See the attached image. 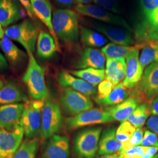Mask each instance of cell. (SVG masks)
I'll use <instances>...</instances> for the list:
<instances>
[{"label":"cell","instance_id":"4dcf8cb0","mask_svg":"<svg viewBox=\"0 0 158 158\" xmlns=\"http://www.w3.org/2000/svg\"><path fill=\"white\" fill-rule=\"evenodd\" d=\"M136 47L143 48L139 61L143 69L152 63L158 62V46L156 45L153 40L143 45H137Z\"/></svg>","mask_w":158,"mask_h":158},{"label":"cell","instance_id":"3957f363","mask_svg":"<svg viewBox=\"0 0 158 158\" xmlns=\"http://www.w3.org/2000/svg\"><path fill=\"white\" fill-rule=\"evenodd\" d=\"M44 104V100L34 99L25 102L24 104L20 125L27 139L35 138L41 131L42 108Z\"/></svg>","mask_w":158,"mask_h":158},{"label":"cell","instance_id":"ac0fdd59","mask_svg":"<svg viewBox=\"0 0 158 158\" xmlns=\"http://www.w3.org/2000/svg\"><path fill=\"white\" fill-rule=\"evenodd\" d=\"M57 80L61 86L70 88L85 96H93L97 92L96 86L83 79L76 77L66 72L63 71L59 74Z\"/></svg>","mask_w":158,"mask_h":158},{"label":"cell","instance_id":"44dd1931","mask_svg":"<svg viewBox=\"0 0 158 158\" xmlns=\"http://www.w3.org/2000/svg\"><path fill=\"white\" fill-rule=\"evenodd\" d=\"M106 56L102 51L89 48H86L81 54L77 67L80 69L94 68L104 69Z\"/></svg>","mask_w":158,"mask_h":158},{"label":"cell","instance_id":"6da1fadb","mask_svg":"<svg viewBox=\"0 0 158 158\" xmlns=\"http://www.w3.org/2000/svg\"><path fill=\"white\" fill-rule=\"evenodd\" d=\"M52 25L58 40L68 44L78 43L80 29L79 18L76 12L69 9L54 11Z\"/></svg>","mask_w":158,"mask_h":158},{"label":"cell","instance_id":"b9f144b4","mask_svg":"<svg viewBox=\"0 0 158 158\" xmlns=\"http://www.w3.org/2000/svg\"><path fill=\"white\" fill-rule=\"evenodd\" d=\"M18 1L23 6L29 17L31 19L34 18L35 15L31 5V0H18Z\"/></svg>","mask_w":158,"mask_h":158},{"label":"cell","instance_id":"9c48e42d","mask_svg":"<svg viewBox=\"0 0 158 158\" xmlns=\"http://www.w3.org/2000/svg\"><path fill=\"white\" fill-rule=\"evenodd\" d=\"M114 121V119L106 111L91 109L66 119L65 123L69 130H75L85 126L104 124Z\"/></svg>","mask_w":158,"mask_h":158},{"label":"cell","instance_id":"f35d334b","mask_svg":"<svg viewBox=\"0 0 158 158\" xmlns=\"http://www.w3.org/2000/svg\"><path fill=\"white\" fill-rule=\"evenodd\" d=\"M140 146L145 147H158V137L152 131L146 130L144 132Z\"/></svg>","mask_w":158,"mask_h":158},{"label":"cell","instance_id":"7bdbcfd3","mask_svg":"<svg viewBox=\"0 0 158 158\" xmlns=\"http://www.w3.org/2000/svg\"><path fill=\"white\" fill-rule=\"evenodd\" d=\"M158 152V147H148L146 152L142 158H152L157 154Z\"/></svg>","mask_w":158,"mask_h":158},{"label":"cell","instance_id":"277c9868","mask_svg":"<svg viewBox=\"0 0 158 158\" xmlns=\"http://www.w3.org/2000/svg\"><path fill=\"white\" fill-rule=\"evenodd\" d=\"M5 34L11 40L19 43L27 53H33L35 52L39 32L37 27L31 20L25 19L12 25L5 29Z\"/></svg>","mask_w":158,"mask_h":158},{"label":"cell","instance_id":"ab89813d","mask_svg":"<svg viewBox=\"0 0 158 158\" xmlns=\"http://www.w3.org/2000/svg\"><path fill=\"white\" fill-rule=\"evenodd\" d=\"M144 135L143 130L142 128H137L133 135L129 141L130 145L132 147L139 146Z\"/></svg>","mask_w":158,"mask_h":158},{"label":"cell","instance_id":"836d02e7","mask_svg":"<svg viewBox=\"0 0 158 158\" xmlns=\"http://www.w3.org/2000/svg\"><path fill=\"white\" fill-rule=\"evenodd\" d=\"M136 129L135 127L131 124L128 121H124L116 130V138L121 142L128 141L134 134Z\"/></svg>","mask_w":158,"mask_h":158},{"label":"cell","instance_id":"db71d44e","mask_svg":"<svg viewBox=\"0 0 158 158\" xmlns=\"http://www.w3.org/2000/svg\"><path fill=\"white\" fill-rule=\"evenodd\" d=\"M0 27H1V25H0Z\"/></svg>","mask_w":158,"mask_h":158},{"label":"cell","instance_id":"5b68a950","mask_svg":"<svg viewBox=\"0 0 158 158\" xmlns=\"http://www.w3.org/2000/svg\"><path fill=\"white\" fill-rule=\"evenodd\" d=\"M101 127L87 128L79 132L74 139L76 153L84 158H94L99 148Z\"/></svg>","mask_w":158,"mask_h":158},{"label":"cell","instance_id":"d590c367","mask_svg":"<svg viewBox=\"0 0 158 158\" xmlns=\"http://www.w3.org/2000/svg\"><path fill=\"white\" fill-rule=\"evenodd\" d=\"M93 1L96 5L114 14H118L121 12L117 0H93Z\"/></svg>","mask_w":158,"mask_h":158},{"label":"cell","instance_id":"f6af8a7d","mask_svg":"<svg viewBox=\"0 0 158 158\" xmlns=\"http://www.w3.org/2000/svg\"><path fill=\"white\" fill-rule=\"evenodd\" d=\"M57 2L64 6H70L73 5L74 2H76V0H55Z\"/></svg>","mask_w":158,"mask_h":158},{"label":"cell","instance_id":"8992f818","mask_svg":"<svg viewBox=\"0 0 158 158\" xmlns=\"http://www.w3.org/2000/svg\"><path fill=\"white\" fill-rule=\"evenodd\" d=\"M75 8L76 11L81 15L90 17L110 25L124 27L131 32H132V29L131 28L130 25L124 18L118 14L109 11L100 6L90 4H77Z\"/></svg>","mask_w":158,"mask_h":158},{"label":"cell","instance_id":"ffe728a7","mask_svg":"<svg viewBox=\"0 0 158 158\" xmlns=\"http://www.w3.org/2000/svg\"><path fill=\"white\" fill-rule=\"evenodd\" d=\"M116 130L115 127H110L102 132L99 142L98 154L100 155H111L121 151L123 142L119 141L116 138Z\"/></svg>","mask_w":158,"mask_h":158},{"label":"cell","instance_id":"cb8c5ba5","mask_svg":"<svg viewBox=\"0 0 158 158\" xmlns=\"http://www.w3.org/2000/svg\"><path fill=\"white\" fill-rule=\"evenodd\" d=\"M27 101L26 94L12 82L6 83L0 89V106Z\"/></svg>","mask_w":158,"mask_h":158},{"label":"cell","instance_id":"30bf717a","mask_svg":"<svg viewBox=\"0 0 158 158\" xmlns=\"http://www.w3.org/2000/svg\"><path fill=\"white\" fill-rule=\"evenodd\" d=\"M23 135L20 124L12 131L0 128V158H12L22 143Z\"/></svg>","mask_w":158,"mask_h":158},{"label":"cell","instance_id":"681fc988","mask_svg":"<svg viewBox=\"0 0 158 158\" xmlns=\"http://www.w3.org/2000/svg\"><path fill=\"white\" fill-rule=\"evenodd\" d=\"M4 34V31H3L2 28V27H0V38H2V37H3Z\"/></svg>","mask_w":158,"mask_h":158},{"label":"cell","instance_id":"d6986e66","mask_svg":"<svg viewBox=\"0 0 158 158\" xmlns=\"http://www.w3.org/2000/svg\"><path fill=\"white\" fill-rule=\"evenodd\" d=\"M22 17L21 8L17 0H0V25L8 28Z\"/></svg>","mask_w":158,"mask_h":158},{"label":"cell","instance_id":"7c38bea8","mask_svg":"<svg viewBox=\"0 0 158 158\" xmlns=\"http://www.w3.org/2000/svg\"><path fill=\"white\" fill-rule=\"evenodd\" d=\"M91 26L116 45L131 46L134 43L131 35L132 32L127 29L97 22H92Z\"/></svg>","mask_w":158,"mask_h":158},{"label":"cell","instance_id":"603a6c76","mask_svg":"<svg viewBox=\"0 0 158 158\" xmlns=\"http://www.w3.org/2000/svg\"><path fill=\"white\" fill-rule=\"evenodd\" d=\"M136 100L129 98L112 107L106 108L105 111L111 116L114 120L124 122L127 120L130 115L138 106Z\"/></svg>","mask_w":158,"mask_h":158},{"label":"cell","instance_id":"d4e9b609","mask_svg":"<svg viewBox=\"0 0 158 158\" xmlns=\"http://www.w3.org/2000/svg\"><path fill=\"white\" fill-rule=\"evenodd\" d=\"M57 51L56 45L49 32L40 31L37 40V55L41 59H49Z\"/></svg>","mask_w":158,"mask_h":158},{"label":"cell","instance_id":"2e32d148","mask_svg":"<svg viewBox=\"0 0 158 158\" xmlns=\"http://www.w3.org/2000/svg\"><path fill=\"white\" fill-rule=\"evenodd\" d=\"M23 108L22 103L0 106V128L12 131L20 124Z\"/></svg>","mask_w":158,"mask_h":158},{"label":"cell","instance_id":"1f68e13d","mask_svg":"<svg viewBox=\"0 0 158 158\" xmlns=\"http://www.w3.org/2000/svg\"><path fill=\"white\" fill-rule=\"evenodd\" d=\"M134 47L118 45L115 44H108L102 49V52L107 59L125 58Z\"/></svg>","mask_w":158,"mask_h":158},{"label":"cell","instance_id":"d6a6232c","mask_svg":"<svg viewBox=\"0 0 158 158\" xmlns=\"http://www.w3.org/2000/svg\"><path fill=\"white\" fill-rule=\"evenodd\" d=\"M151 114L150 107L145 103L136 108L127 121L136 128H141Z\"/></svg>","mask_w":158,"mask_h":158},{"label":"cell","instance_id":"7a4b0ae2","mask_svg":"<svg viewBox=\"0 0 158 158\" xmlns=\"http://www.w3.org/2000/svg\"><path fill=\"white\" fill-rule=\"evenodd\" d=\"M28 64L23 80L30 96L35 100H45L48 96L46 85L45 70L36 62L32 52L28 53Z\"/></svg>","mask_w":158,"mask_h":158},{"label":"cell","instance_id":"bcb514c9","mask_svg":"<svg viewBox=\"0 0 158 158\" xmlns=\"http://www.w3.org/2000/svg\"><path fill=\"white\" fill-rule=\"evenodd\" d=\"M7 68H8V63L6 62V58L0 52V70L5 69Z\"/></svg>","mask_w":158,"mask_h":158},{"label":"cell","instance_id":"8d00e7d4","mask_svg":"<svg viewBox=\"0 0 158 158\" xmlns=\"http://www.w3.org/2000/svg\"><path fill=\"white\" fill-rule=\"evenodd\" d=\"M115 86L111 81L105 79L99 84L98 87V95L96 98L102 99L109 95Z\"/></svg>","mask_w":158,"mask_h":158},{"label":"cell","instance_id":"4316f807","mask_svg":"<svg viewBox=\"0 0 158 158\" xmlns=\"http://www.w3.org/2000/svg\"><path fill=\"white\" fill-rule=\"evenodd\" d=\"M123 85L120 83L117 85L113 89L111 93L106 97L102 99H95L96 102L102 106H108L118 104L124 102L129 96V93Z\"/></svg>","mask_w":158,"mask_h":158},{"label":"cell","instance_id":"8fae6325","mask_svg":"<svg viewBox=\"0 0 158 158\" xmlns=\"http://www.w3.org/2000/svg\"><path fill=\"white\" fill-rule=\"evenodd\" d=\"M134 33L138 45L158 40V8L149 17L137 23Z\"/></svg>","mask_w":158,"mask_h":158},{"label":"cell","instance_id":"e575fe53","mask_svg":"<svg viewBox=\"0 0 158 158\" xmlns=\"http://www.w3.org/2000/svg\"><path fill=\"white\" fill-rule=\"evenodd\" d=\"M148 147L136 146L123 152H119L118 158H142Z\"/></svg>","mask_w":158,"mask_h":158},{"label":"cell","instance_id":"7dc6e473","mask_svg":"<svg viewBox=\"0 0 158 158\" xmlns=\"http://www.w3.org/2000/svg\"><path fill=\"white\" fill-rule=\"evenodd\" d=\"M98 158H118V155L117 153H114L111 155H106Z\"/></svg>","mask_w":158,"mask_h":158},{"label":"cell","instance_id":"74e56055","mask_svg":"<svg viewBox=\"0 0 158 158\" xmlns=\"http://www.w3.org/2000/svg\"><path fill=\"white\" fill-rule=\"evenodd\" d=\"M143 18L149 17L158 8V0H141Z\"/></svg>","mask_w":158,"mask_h":158},{"label":"cell","instance_id":"60d3db41","mask_svg":"<svg viewBox=\"0 0 158 158\" xmlns=\"http://www.w3.org/2000/svg\"><path fill=\"white\" fill-rule=\"evenodd\" d=\"M147 127L158 137V117L152 116L148 119L147 123Z\"/></svg>","mask_w":158,"mask_h":158},{"label":"cell","instance_id":"484cf974","mask_svg":"<svg viewBox=\"0 0 158 158\" xmlns=\"http://www.w3.org/2000/svg\"><path fill=\"white\" fill-rule=\"evenodd\" d=\"M0 47L6 57L13 65H16L23 62L26 58V55L11 40L2 38L0 40Z\"/></svg>","mask_w":158,"mask_h":158},{"label":"cell","instance_id":"ee69618b","mask_svg":"<svg viewBox=\"0 0 158 158\" xmlns=\"http://www.w3.org/2000/svg\"><path fill=\"white\" fill-rule=\"evenodd\" d=\"M151 113L154 116L158 117V96L153 98L150 106Z\"/></svg>","mask_w":158,"mask_h":158},{"label":"cell","instance_id":"816d5d0a","mask_svg":"<svg viewBox=\"0 0 158 158\" xmlns=\"http://www.w3.org/2000/svg\"><path fill=\"white\" fill-rule=\"evenodd\" d=\"M154 41V42H155V44H156V45L158 46V40H153Z\"/></svg>","mask_w":158,"mask_h":158},{"label":"cell","instance_id":"f546056e","mask_svg":"<svg viewBox=\"0 0 158 158\" xmlns=\"http://www.w3.org/2000/svg\"><path fill=\"white\" fill-rule=\"evenodd\" d=\"M40 142L38 138L28 139L21 143L12 158H35Z\"/></svg>","mask_w":158,"mask_h":158},{"label":"cell","instance_id":"e0dca14e","mask_svg":"<svg viewBox=\"0 0 158 158\" xmlns=\"http://www.w3.org/2000/svg\"><path fill=\"white\" fill-rule=\"evenodd\" d=\"M35 17L48 28L49 33L54 38L57 51H60L59 40L52 25V7L49 0H31Z\"/></svg>","mask_w":158,"mask_h":158},{"label":"cell","instance_id":"7402d4cb","mask_svg":"<svg viewBox=\"0 0 158 158\" xmlns=\"http://www.w3.org/2000/svg\"><path fill=\"white\" fill-rule=\"evenodd\" d=\"M126 74V62L124 58L107 59L106 79L113 83L114 86L124 80Z\"/></svg>","mask_w":158,"mask_h":158},{"label":"cell","instance_id":"f5cc1de1","mask_svg":"<svg viewBox=\"0 0 158 158\" xmlns=\"http://www.w3.org/2000/svg\"><path fill=\"white\" fill-rule=\"evenodd\" d=\"M152 158H158V153H157L156 155H155Z\"/></svg>","mask_w":158,"mask_h":158},{"label":"cell","instance_id":"83f0119b","mask_svg":"<svg viewBox=\"0 0 158 158\" xmlns=\"http://www.w3.org/2000/svg\"><path fill=\"white\" fill-rule=\"evenodd\" d=\"M73 76L83 79L91 85L96 86L106 79V70L94 68H87L70 72Z\"/></svg>","mask_w":158,"mask_h":158},{"label":"cell","instance_id":"9a60e30c","mask_svg":"<svg viewBox=\"0 0 158 158\" xmlns=\"http://www.w3.org/2000/svg\"><path fill=\"white\" fill-rule=\"evenodd\" d=\"M70 143L66 136L54 135L46 143L41 158H69Z\"/></svg>","mask_w":158,"mask_h":158},{"label":"cell","instance_id":"f1b7e54d","mask_svg":"<svg viewBox=\"0 0 158 158\" xmlns=\"http://www.w3.org/2000/svg\"><path fill=\"white\" fill-rule=\"evenodd\" d=\"M80 36L82 42L90 48H100L107 43V40L102 34L85 27L80 28Z\"/></svg>","mask_w":158,"mask_h":158},{"label":"cell","instance_id":"5bb4252c","mask_svg":"<svg viewBox=\"0 0 158 158\" xmlns=\"http://www.w3.org/2000/svg\"><path fill=\"white\" fill-rule=\"evenodd\" d=\"M142 93L148 100L158 96V62L147 66L139 83Z\"/></svg>","mask_w":158,"mask_h":158},{"label":"cell","instance_id":"f907efd6","mask_svg":"<svg viewBox=\"0 0 158 158\" xmlns=\"http://www.w3.org/2000/svg\"><path fill=\"white\" fill-rule=\"evenodd\" d=\"M4 85V83L3 80L1 79H0V89L3 87Z\"/></svg>","mask_w":158,"mask_h":158},{"label":"cell","instance_id":"52a82bcc","mask_svg":"<svg viewBox=\"0 0 158 158\" xmlns=\"http://www.w3.org/2000/svg\"><path fill=\"white\" fill-rule=\"evenodd\" d=\"M62 115L59 104L52 100L45 102L42 108L41 134L43 139L50 138L59 130Z\"/></svg>","mask_w":158,"mask_h":158},{"label":"cell","instance_id":"c3c4849f","mask_svg":"<svg viewBox=\"0 0 158 158\" xmlns=\"http://www.w3.org/2000/svg\"><path fill=\"white\" fill-rule=\"evenodd\" d=\"M93 0H76V2L80 4H89Z\"/></svg>","mask_w":158,"mask_h":158},{"label":"cell","instance_id":"ba28073f","mask_svg":"<svg viewBox=\"0 0 158 158\" xmlns=\"http://www.w3.org/2000/svg\"><path fill=\"white\" fill-rule=\"evenodd\" d=\"M60 100L64 111L72 115L88 111L93 107V102L87 96L69 87L63 91Z\"/></svg>","mask_w":158,"mask_h":158},{"label":"cell","instance_id":"4fadbf2b","mask_svg":"<svg viewBox=\"0 0 158 158\" xmlns=\"http://www.w3.org/2000/svg\"><path fill=\"white\" fill-rule=\"evenodd\" d=\"M139 50L136 46L126 57V74L123 85L128 89L135 87L140 81L143 73V68L139 61Z\"/></svg>","mask_w":158,"mask_h":158}]
</instances>
